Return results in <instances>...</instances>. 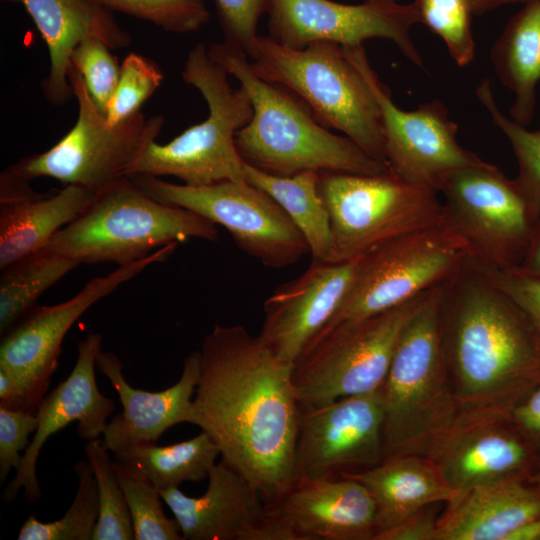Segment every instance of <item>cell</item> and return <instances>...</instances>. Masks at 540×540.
Wrapping results in <instances>:
<instances>
[{
    "label": "cell",
    "mask_w": 540,
    "mask_h": 540,
    "mask_svg": "<svg viewBox=\"0 0 540 540\" xmlns=\"http://www.w3.org/2000/svg\"><path fill=\"white\" fill-rule=\"evenodd\" d=\"M192 422L217 445L222 462L265 505L295 483L301 410L293 364L275 356L243 325H215L200 348Z\"/></svg>",
    "instance_id": "obj_1"
},
{
    "label": "cell",
    "mask_w": 540,
    "mask_h": 540,
    "mask_svg": "<svg viewBox=\"0 0 540 540\" xmlns=\"http://www.w3.org/2000/svg\"><path fill=\"white\" fill-rule=\"evenodd\" d=\"M441 337L460 423L508 420L540 384V334L469 255L442 283Z\"/></svg>",
    "instance_id": "obj_2"
},
{
    "label": "cell",
    "mask_w": 540,
    "mask_h": 540,
    "mask_svg": "<svg viewBox=\"0 0 540 540\" xmlns=\"http://www.w3.org/2000/svg\"><path fill=\"white\" fill-rule=\"evenodd\" d=\"M208 54L239 81L251 100L253 116L235 136L246 164L277 176L308 170L363 175L389 171L347 136L330 132L294 93L258 77L242 49L214 43Z\"/></svg>",
    "instance_id": "obj_3"
},
{
    "label": "cell",
    "mask_w": 540,
    "mask_h": 540,
    "mask_svg": "<svg viewBox=\"0 0 540 540\" xmlns=\"http://www.w3.org/2000/svg\"><path fill=\"white\" fill-rule=\"evenodd\" d=\"M442 283L405 325L382 386L386 456L432 459L460 422L442 347Z\"/></svg>",
    "instance_id": "obj_4"
},
{
    "label": "cell",
    "mask_w": 540,
    "mask_h": 540,
    "mask_svg": "<svg viewBox=\"0 0 540 540\" xmlns=\"http://www.w3.org/2000/svg\"><path fill=\"white\" fill-rule=\"evenodd\" d=\"M247 56L258 77L294 93L322 125L387 165L377 101L343 46L321 41L291 48L258 35Z\"/></svg>",
    "instance_id": "obj_5"
},
{
    "label": "cell",
    "mask_w": 540,
    "mask_h": 540,
    "mask_svg": "<svg viewBox=\"0 0 540 540\" xmlns=\"http://www.w3.org/2000/svg\"><path fill=\"white\" fill-rule=\"evenodd\" d=\"M191 238L215 241L214 223L159 202L125 176L95 194L89 205L60 229L48 247L82 263L119 265Z\"/></svg>",
    "instance_id": "obj_6"
},
{
    "label": "cell",
    "mask_w": 540,
    "mask_h": 540,
    "mask_svg": "<svg viewBox=\"0 0 540 540\" xmlns=\"http://www.w3.org/2000/svg\"><path fill=\"white\" fill-rule=\"evenodd\" d=\"M228 75L210 57L205 44L191 49L182 78L206 101L207 118L166 144H149L126 176H173L189 186L244 180L245 162L237 151L235 136L250 122L253 107L245 89L232 87Z\"/></svg>",
    "instance_id": "obj_7"
},
{
    "label": "cell",
    "mask_w": 540,
    "mask_h": 540,
    "mask_svg": "<svg viewBox=\"0 0 540 540\" xmlns=\"http://www.w3.org/2000/svg\"><path fill=\"white\" fill-rule=\"evenodd\" d=\"M429 290L374 316L322 329L293 363L300 410L380 389L400 335Z\"/></svg>",
    "instance_id": "obj_8"
},
{
    "label": "cell",
    "mask_w": 540,
    "mask_h": 540,
    "mask_svg": "<svg viewBox=\"0 0 540 540\" xmlns=\"http://www.w3.org/2000/svg\"><path fill=\"white\" fill-rule=\"evenodd\" d=\"M318 190L330 216L328 262L357 259L388 240L444 222L438 192L390 170L374 175L320 172Z\"/></svg>",
    "instance_id": "obj_9"
},
{
    "label": "cell",
    "mask_w": 540,
    "mask_h": 540,
    "mask_svg": "<svg viewBox=\"0 0 540 540\" xmlns=\"http://www.w3.org/2000/svg\"><path fill=\"white\" fill-rule=\"evenodd\" d=\"M68 75L78 105L74 126L47 151L24 157L7 170L27 181L50 177L96 194L126 176L128 168L157 140L165 119L139 111L111 126L71 63Z\"/></svg>",
    "instance_id": "obj_10"
},
{
    "label": "cell",
    "mask_w": 540,
    "mask_h": 540,
    "mask_svg": "<svg viewBox=\"0 0 540 540\" xmlns=\"http://www.w3.org/2000/svg\"><path fill=\"white\" fill-rule=\"evenodd\" d=\"M468 255L464 240L445 221L377 245L357 258L349 289L323 329L415 298L447 280Z\"/></svg>",
    "instance_id": "obj_11"
},
{
    "label": "cell",
    "mask_w": 540,
    "mask_h": 540,
    "mask_svg": "<svg viewBox=\"0 0 540 540\" xmlns=\"http://www.w3.org/2000/svg\"><path fill=\"white\" fill-rule=\"evenodd\" d=\"M439 193L444 221L469 256L491 269L519 266L540 218L515 179L483 161L454 172Z\"/></svg>",
    "instance_id": "obj_12"
},
{
    "label": "cell",
    "mask_w": 540,
    "mask_h": 540,
    "mask_svg": "<svg viewBox=\"0 0 540 540\" xmlns=\"http://www.w3.org/2000/svg\"><path fill=\"white\" fill-rule=\"evenodd\" d=\"M129 177L153 199L222 225L239 249L266 267H287L310 253L303 234L282 207L246 179L189 186L150 175Z\"/></svg>",
    "instance_id": "obj_13"
},
{
    "label": "cell",
    "mask_w": 540,
    "mask_h": 540,
    "mask_svg": "<svg viewBox=\"0 0 540 540\" xmlns=\"http://www.w3.org/2000/svg\"><path fill=\"white\" fill-rule=\"evenodd\" d=\"M368 83L379 107L384 155L399 178L440 192L456 171L483 162L457 140L458 126L439 100L405 111L396 106L388 87L372 68L363 45L344 47Z\"/></svg>",
    "instance_id": "obj_14"
},
{
    "label": "cell",
    "mask_w": 540,
    "mask_h": 540,
    "mask_svg": "<svg viewBox=\"0 0 540 540\" xmlns=\"http://www.w3.org/2000/svg\"><path fill=\"white\" fill-rule=\"evenodd\" d=\"M177 245L167 244L140 260L119 265L106 276L90 280L69 300L35 306L2 335L0 367L18 382L25 410L36 413L57 369L63 339L80 316L148 266L166 261Z\"/></svg>",
    "instance_id": "obj_15"
},
{
    "label": "cell",
    "mask_w": 540,
    "mask_h": 540,
    "mask_svg": "<svg viewBox=\"0 0 540 540\" xmlns=\"http://www.w3.org/2000/svg\"><path fill=\"white\" fill-rule=\"evenodd\" d=\"M269 37L275 42L303 48L315 42H333L343 47L361 46L371 38L392 41L413 64L424 67L411 39L419 23L413 3L396 0H365L344 4L331 0H270Z\"/></svg>",
    "instance_id": "obj_16"
},
{
    "label": "cell",
    "mask_w": 540,
    "mask_h": 540,
    "mask_svg": "<svg viewBox=\"0 0 540 540\" xmlns=\"http://www.w3.org/2000/svg\"><path fill=\"white\" fill-rule=\"evenodd\" d=\"M385 457L382 387L301 411L297 479L335 478L370 468Z\"/></svg>",
    "instance_id": "obj_17"
},
{
    "label": "cell",
    "mask_w": 540,
    "mask_h": 540,
    "mask_svg": "<svg viewBox=\"0 0 540 540\" xmlns=\"http://www.w3.org/2000/svg\"><path fill=\"white\" fill-rule=\"evenodd\" d=\"M101 351L100 333H89L80 340L71 373L40 402L36 411L38 428L24 451L15 477L2 493L6 504L12 503L22 488L30 503L42 496L36 465L40 450L51 435L74 421L78 422L77 434L82 440L90 441L103 435L115 402L104 396L97 386L95 366Z\"/></svg>",
    "instance_id": "obj_18"
},
{
    "label": "cell",
    "mask_w": 540,
    "mask_h": 540,
    "mask_svg": "<svg viewBox=\"0 0 540 540\" xmlns=\"http://www.w3.org/2000/svg\"><path fill=\"white\" fill-rule=\"evenodd\" d=\"M206 492L190 497L179 488L159 491L184 540H293L266 513L259 493L222 461L209 472Z\"/></svg>",
    "instance_id": "obj_19"
},
{
    "label": "cell",
    "mask_w": 540,
    "mask_h": 540,
    "mask_svg": "<svg viewBox=\"0 0 540 540\" xmlns=\"http://www.w3.org/2000/svg\"><path fill=\"white\" fill-rule=\"evenodd\" d=\"M356 260L312 259L302 275L277 287L265 300L257 336L275 356L293 364L330 321L349 289Z\"/></svg>",
    "instance_id": "obj_20"
},
{
    "label": "cell",
    "mask_w": 540,
    "mask_h": 540,
    "mask_svg": "<svg viewBox=\"0 0 540 540\" xmlns=\"http://www.w3.org/2000/svg\"><path fill=\"white\" fill-rule=\"evenodd\" d=\"M267 515L297 540H373L375 506L367 489L349 477L298 478Z\"/></svg>",
    "instance_id": "obj_21"
},
{
    "label": "cell",
    "mask_w": 540,
    "mask_h": 540,
    "mask_svg": "<svg viewBox=\"0 0 540 540\" xmlns=\"http://www.w3.org/2000/svg\"><path fill=\"white\" fill-rule=\"evenodd\" d=\"M96 366L117 391L122 412L112 417L101 439L113 453L136 443H156L170 427L192 422L193 393L200 374V351L184 359L179 380L169 388L151 392L135 389L126 381L122 362L111 352L101 351Z\"/></svg>",
    "instance_id": "obj_22"
},
{
    "label": "cell",
    "mask_w": 540,
    "mask_h": 540,
    "mask_svg": "<svg viewBox=\"0 0 540 540\" xmlns=\"http://www.w3.org/2000/svg\"><path fill=\"white\" fill-rule=\"evenodd\" d=\"M447 484L463 493L532 467L530 444L507 419L461 423L431 459Z\"/></svg>",
    "instance_id": "obj_23"
},
{
    "label": "cell",
    "mask_w": 540,
    "mask_h": 540,
    "mask_svg": "<svg viewBox=\"0 0 540 540\" xmlns=\"http://www.w3.org/2000/svg\"><path fill=\"white\" fill-rule=\"evenodd\" d=\"M2 1L22 5L45 41L50 66L41 83L42 91L46 100L56 106L74 96L68 71L71 54L81 41L94 37L118 49L129 46L132 40L111 11L89 0Z\"/></svg>",
    "instance_id": "obj_24"
},
{
    "label": "cell",
    "mask_w": 540,
    "mask_h": 540,
    "mask_svg": "<svg viewBox=\"0 0 540 540\" xmlns=\"http://www.w3.org/2000/svg\"><path fill=\"white\" fill-rule=\"evenodd\" d=\"M540 517V490L512 477L463 492L447 504L436 540H507Z\"/></svg>",
    "instance_id": "obj_25"
},
{
    "label": "cell",
    "mask_w": 540,
    "mask_h": 540,
    "mask_svg": "<svg viewBox=\"0 0 540 540\" xmlns=\"http://www.w3.org/2000/svg\"><path fill=\"white\" fill-rule=\"evenodd\" d=\"M340 476L360 482L369 492L375 506V536L426 506L448 504L462 494L447 484L430 458L421 455H389L370 468Z\"/></svg>",
    "instance_id": "obj_26"
},
{
    "label": "cell",
    "mask_w": 540,
    "mask_h": 540,
    "mask_svg": "<svg viewBox=\"0 0 540 540\" xmlns=\"http://www.w3.org/2000/svg\"><path fill=\"white\" fill-rule=\"evenodd\" d=\"M95 193L66 185L53 195L40 194L0 203V269L36 252L77 218Z\"/></svg>",
    "instance_id": "obj_27"
},
{
    "label": "cell",
    "mask_w": 540,
    "mask_h": 540,
    "mask_svg": "<svg viewBox=\"0 0 540 540\" xmlns=\"http://www.w3.org/2000/svg\"><path fill=\"white\" fill-rule=\"evenodd\" d=\"M501 83L513 92L510 116L527 126L533 119L540 81V0H530L509 20L491 49Z\"/></svg>",
    "instance_id": "obj_28"
},
{
    "label": "cell",
    "mask_w": 540,
    "mask_h": 540,
    "mask_svg": "<svg viewBox=\"0 0 540 540\" xmlns=\"http://www.w3.org/2000/svg\"><path fill=\"white\" fill-rule=\"evenodd\" d=\"M220 451L204 431L172 445L136 443L113 453V461L127 472L151 483L158 491L209 476Z\"/></svg>",
    "instance_id": "obj_29"
},
{
    "label": "cell",
    "mask_w": 540,
    "mask_h": 540,
    "mask_svg": "<svg viewBox=\"0 0 540 540\" xmlns=\"http://www.w3.org/2000/svg\"><path fill=\"white\" fill-rule=\"evenodd\" d=\"M245 179L268 193L306 239L312 259L327 261L331 251L329 212L318 190L319 172L269 174L245 163Z\"/></svg>",
    "instance_id": "obj_30"
},
{
    "label": "cell",
    "mask_w": 540,
    "mask_h": 540,
    "mask_svg": "<svg viewBox=\"0 0 540 540\" xmlns=\"http://www.w3.org/2000/svg\"><path fill=\"white\" fill-rule=\"evenodd\" d=\"M80 263L46 246L1 269L0 333L5 334L38 298Z\"/></svg>",
    "instance_id": "obj_31"
},
{
    "label": "cell",
    "mask_w": 540,
    "mask_h": 540,
    "mask_svg": "<svg viewBox=\"0 0 540 540\" xmlns=\"http://www.w3.org/2000/svg\"><path fill=\"white\" fill-rule=\"evenodd\" d=\"M73 468L77 491L63 517L41 522L30 514L20 527L18 540H92L99 514L95 477L88 460L78 461Z\"/></svg>",
    "instance_id": "obj_32"
},
{
    "label": "cell",
    "mask_w": 540,
    "mask_h": 540,
    "mask_svg": "<svg viewBox=\"0 0 540 540\" xmlns=\"http://www.w3.org/2000/svg\"><path fill=\"white\" fill-rule=\"evenodd\" d=\"M84 452L95 477L99 504L92 540L134 539L127 500L109 451L98 438L87 441Z\"/></svg>",
    "instance_id": "obj_33"
},
{
    "label": "cell",
    "mask_w": 540,
    "mask_h": 540,
    "mask_svg": "<svg viewBox=\"0 0 540 540\" xmlns=\"http://www.w3.org/2000/svg\"><path fill=\"white\" fill-rule=\"evenodd\" d=\"M476 96L493 124L508 139L518 163L515 181L540 218V130L531 131L499 109L489 79L479 83Z\"/></svg>",
    "instance_id": "obj_34"
},
{
    "label": "cell",
    "mask_w": 540,
    "mask_h": 540,
    "mask_svg": "<svg viewBox=\"0 0 540 540\" xmlns=\"http://www.w3.org/2000/svg\"><path fill=\"white\" fill-rule=\"evenodd\" d=\"M419 23L439 36L454 62L464 67L475 55L469 0H413Z\"/></svg>",
    "instance_id": "obj_35"
},
{
    "label": "cell",
    "mask_w": 540,
    "mask_h": 540,
    "mask_svg": "<svg viewBox=\"0 0 540 540\" xmlns=\"http://www.w3.org/2000/svg\"><path fill=\"white\" fill-rule=\"evenodd\" d=\"M114 467L127 500L134 540H184L176 519L165 515L159 491L115 463Z\"/></svg>",
    "instance_id": "obj_36"
},
{
    "label": "cell",
    "mask_w": 540,
    "mask_h": 540,
    "mask_svg": "<svg viewBox=\"0 0 540 540\" xmlns=\"http://www.w3.org/2000/svg\"><path fill=\"white\" fill-rule=\"evenodd\" d=\"M89 1L111 12H121L178 34L199 30L210 17L204 0Z\"/></svg>",
    "instance_id": "obj_37"
},
{
    "label": "cell",
    "mask_w": 540,
    "mask_h": 540,
    "mask_svg": "<svg viewBox=\"0 0 540 540\" xmlns=\"http://www.w3.org/2000/svg\"><path fill=\"white\" fill-rule=\"evenodd\" d=\"M159 65L137 53H129L122 61L117 86L108 102L106 120L115 126L141 111L163 81Z\"/></svg>",
    "instance_id": "obj_38"
},
{
    "label": "cell",
    "mask_w": 540,
    "mask_h": 540,
    "mask_svg": "<svg viewBox=\"0 0 540 540\" xmlns=\"http://www.w3.org/2000/svg\"><path fill=\"white\" fill-rule=\"evenodd\" d=\"M110 50L103 40L90 37L81 41L70 57L71 65L78 71L93 102L105 116L121 67Z\"/></svg>",
    "instance_id": "obj_39"
},
{
    "label": "cell",
    "mask_w": 540,
    "mask_h": 540,
    "mask_svg": "<svg viewBox=\"0 0 540 540\" xmlns=\"http://www.w3.org/2000/svg\"><path fill=\"white\" fill-rule=\"evenodd\" d=\"M224 42L246 55L257 35L260 18L268 12L270 0H215Z\"/></svg>",
    "instance_id": "obj_40"
},
{
    "label": "cell",
    "mask_w": 540,
    "mask_h": 540,
    "mask_svg": "<svg viewBox=\"0 0 540 540\" xmlns=\"http://www.w3.org/2000/svg\"><path fill=\"white\" fill-rule=\"evenodd\" d=\"M38 428L36 413L0 406V482H5L12 469L20 466L21 451L29 446L28 440Z\"/></svg>",
    "instance_id": "obj_41"
},
{
    "label": "cell",
    "mask_w": 540,
    "mask_h": 540,
    "mask_svg": "<svg viewBox=\"0 0 540 540\" xmlns=\"http://www.w3.org/2000/svg\"><path fill=\"white\" fill-rule=\"evenodd\" d=\"M482 267L491 280L523 310L540 334V278L517 268L499 270Z\"/></svg>",
    "instance_id": "obj_42"
},
{
    "label": "cell",
    "mask_w": 540,
    "mask_h": 540,
    "mask_svg": "<svg viewBox=\"0 0 540 540\" xmlns=\"http://www.w3.org/2000/svg\"><path fill=\"white\" fill-rule=\"evenodd\" d=\"M437 504L426 506L397 525L378 533L374 540H436Z\"/></svg>",
    "instance_id": "obj_43"
},
{
    "label": "cell",
    "mask_w": 540,
    "mask_h": 540,
    "mask_svg": "<svg viewBox=\"0 0 540 540\" xmlns=\"http://www.w3.org/2000/svg\"><path fill=\"white\" fill-rule=\"evenodd\" d=\"M508 420L529 444L540 443V384L514 406Z\"/></svg>",
    "instance_id": "obj_44"
},
{
    "label": "cell",
    "mask_w": 540,
    "mask_h": 540,
    "mask_svg": "<svg viewBox=\"0 0 540 540\" xmlns=\"http://www.w3.org/2000/svg\"><path fill=\"white\" fill-rule=\"evenodd\" d=\"M518 270L540 278V220Z\"/></svg>",
    "instance_id": "obj_45"
},
{
    "label": "cell",
    "mask_w": 540,
    "mask_h": 540,
    "mask_svg": "<svg viewBox=\"0 0 540 540\" xmlns=\"http://www.w3.org/2000/svg\"><path fill=\"white\" fill-rule=\"evenodd\" d=\"M540 539V517L528 522L515 532L507 540H538Z\"/></svg>",
    "instance_id": "obj_46"
},
{
    "label": "cell",
    "mask_w": 540,
    "mask_h": 540,
    "mask_svg": "<svg viewBox=\"0 0 540 540\" xmlns=\"http://www.w3.org/2000/svg\"><path fill=\"white\" fill-rule=\"evenodd\" d=\"M474 15H481L502 5L512 3H526L530 0H469Z\"/></svg>",
    "instance_id": "obj_47"
},
{
    "label": "cell",
    "mask_w": 540,
    "mask_h": 540,
    "mask_svg": "<svg viewBox=\"0 0 540 540\" xmlns=\"http://www.w3.org/2000/svg\"><path fill=\"white\" fill-rule=\"evenodd\" d=\"M531 482L540 490V471L531 477Z\"/></svg>",
    "instance_id": "obj_48"
}]
</instances>
